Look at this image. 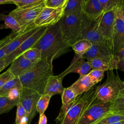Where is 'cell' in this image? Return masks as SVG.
Masks as SVG:
<instances>
[{
	"instance_id": "obj_10",
	"label": "cell",
	"mask_w": 124,
	"mask_h": 124,
	"mask_svg": "<svg viewBox=\"0 0 124 124\" xmlns=\"http://www.w3.org/2000/svg\"><path fill=\"white\" fill-rule=\"evenodd\" d=\"M41 95L38 92L23 87L20 91L18 103L23 107L28 114L27 122L29 124L37 112L36 105Z\"/></svg>"
},
{
	"instance_id": "obj_37",
	"label": "cell",
	"mask_w": 124,
	"mask_h": 124,
	"mask_svg": "<svg viewBox=\"0 0 124 124\" xmlns=\"http://www.w3.org/2000/svg\"><path fill=\"white\" fill-rule=\"evenodd\" d=\"M14 78V76L8 70H7L4 73L0 74V88Z\"/></svg>"
},
{
	"instance_id": "obj_14",
	"label": "cell",
	"mask_w": 124,
	"mask_h": 124,
	"mask_svg": "<svg viewBox=\"0 0 124 124\" xmlns=\"http://www.w3.org/2000/svg\"><path fill=\"white\" fill-rule=\"evenodd\" d=\"M91 70V67L88 61H86L82 56L75 54L69 66L58 76L62 79L68 74L76 73L79 74V76H82L87 75Z\"/></svg>"
},
{
	"instance_id": "obj_29",
	"label": "cell",
	"mask_w": 124,
	"mask_h": 124,
	"mask_svg": "<svg viewBox=\"0 0 124 124\" xmlns=\"http://www.w3.org/2000/svg\"><path fill=\"white\" fill-rule=\"evenodd\" d=\"M25 58L31 63L36 64L42 59V53L40 49L32 47L22 54Z\"/></svg>"
},
{
	"instance_id": "obj_7",
	"label": "cell",
	"mask_w": 124,
	"mask_h": 124,
	"mask_svg": "<svg viewBox=\"0 0 124 124\" xmlns=\"http://www.w3.org/2000/svg\"><path fill=\"white\" fill-rule=\"evenodd\" d=\"M117 8L103 13L98 19V27L101 35L108 47L113 53L114 23Z\"/></svg>"
},
{
	"instance_id": "obj_22",
	"label": "cell",
	"mask_w": 124,
	"mask_h": 124,
	"mask_svg": "<svg viewBox=\"0 0 124 124\" xmlns=\"http://www.w3.org/2000/svg\"><path fill=\"white\" fill-rule=\"evenodd\" d=\"M84 2V0H66L63 9V16L82 14Z\"/></svg>"
},
{
	"instance_id": "obj_17",
	"label": "cell",
	"mask_w": 124,
	"mask_h": 124,
	"mask_svg": "<svg viewBox=\"0 0 124 124\" xmlns=\"http://www.w3.org/2000/svg\"><path fill=\"white\" fill-rule=\"evenodd\" d=\"M103 12L98 0H84L82 14L93 19H98Z\"/></svg>"
},
{
	"instance_id": "obj_28",
	"label": "cell",
	"mask_w": 124,
	"mask_h": 124,
	"mask_svg": "<svg viewBox=\"0 0 124 124\" xmlns=\"http://www.w3.org/2000/svg\"><path fill=\"white\" fill-rule=\"evenodd\" d=\"M45 0H10L11 3L16 6V8L28 9L37 6L45 1Z\"/></svg>"
},
{
	"instance_id": "obj_50",
	"label": "cell",
	"mask_w": 124,
	"mask_h": 124,
	"mask_svg": "<svg viewBox=\"0 0 124 124\" xmlns=\"http://www.w3.org/2000/svg\"></svg>"
},
{
	"instance_id": "obj_27",
	"label": "cell",
	"mask_w": 124,
	"mask_h": 124,
	"mask_svg": "<svg viewBox=\"0 0 124 124\" xmlns=\"http://www.w3.org/2000/svg\"><path fill=\"white\" fill-rule=\"evenodd\" d=\"M15 88H23L19 78H14L0 88V96H7L9 92Z\"/></svg>"
},
{
	"instance_id": "obj_20",
	"label": "cell",
	"mask_w": 124,
	"mask_h": 124,
	"mask_svg": "<svg viewBox=\"0 0 124 124\" xmlns=\"http://www.w3.org/2000/svg\"><path fill=\"white\" fill-rule=\"evenodd\" d=\"M117 61V58L115 59L99 58L92 59L88 62L92 69H97L105 72L116 69Z\"/></svg>"
},
{
	"instance_id": "obj_25",
	"label": "cell",
	"mask_w": 124,
	"mask_h": 124,
	"mask_svg": "<svg viewBox=\"0 0 124 124\" xmlns=\"http://www.w3.org/2000/svg\"><path fill=\"white\" fill-rule=\"evenodd\" d=\"M18 103V99L11 100L7 96H0V115L9 112Z\"/></svg>"
},
{
	"instance_id": "obj_13",
	"label": "cell",
	"mask_w": 124,
	"mask_h": 124,
	"mask_svg": "<svg viewBox=\"0 0 124 124\" xmlns=\"http://www.w3.org/2000/svg\"><path fill=\"white\" fill-rule=\"evenodd\" d=\"M122 1L123 0L117 8L115 19L113 37V53L115 55L124 46V21L121 14V5Z\"/></svg>"
},
{
	"instance_id": "obj_8",
	"label": "cell",
	"mask_w": 124,
	"mask_h": 124,
	"mask_svg": "<svg viewBox=\"0 0 124 124\" xmlns=\"http://www.w3.org/2000/svg\"><path fill=\"white\" fill-rule=\"evenodd\" d=\"M110 102H103L97 98L82 114L77 124H93L109 112Z\"/></svg>"
},
{
	"instance_id": "obj_4",
	"label": "cell",
	"mask_w": 124,
	"mask_h": 124,
	"mask_svg": "<svg viewBox=\"0 0 124 124\" xmlns=\"http://www.w3.org/2000/svg\"><path fill=\"white\" fill-rule=\"evenodd\" d=\"M124 86L118 74L115 75L113 70L109 71L105 81L97 87L96 98L103 102H111L119 97Z\"/></svg>"
},
{
	"instance_id": "obj_32",
	"label": "cell",
	"mask_w": 124,
	"mask_h": 124,
	"mask_svg": "<svg viewBox=\"0 0 124 124\" xmlns=\"http://www.w3.org/2000/svg\"><path fill=\"white\" fill-rule=\"evenodd\" d=\"M103 13L108 12L116 9L122 0H98Z\"/></svg>"
},
{
	"instance_id": "obj_12",
	"label": "cell",
	"mask_w": 124,
	"mask_h": 124,
	"mask_svg": "<svg viewBox=\"0 0 124 124\" xmlns=\"http://www.w3.org/2000/svg\"><path fill=\"white\" fill-rule=\"evenodd\" d=\"M65 4L58 8L45 7L35 20L34 25L37 27H49L59 22L63 16Z\"/></svg>"
},
{
	"instance_id": "obj_51",
	"label": "cell",
	"mask_w": 124,
	"mask_h": 124,
	"mask_svg": "<svg viewBox=\"0 0 124 124\" xmlns=\"http://www.w3.org/2000/svg\"></svg>"
},
{
	"instance_id": "obj_19",
	"label": "cell",
	"mask_w": 124,
	"mask_h": 124,
	"mask_svg": "<svg viewBox=\"0 0 124 124\" xmlns=\"http://www.w3.org/2000/svg\"><path fill=\"white\" fill-rule=\"evenodd\" d=\"M39 28L34 27L22 33L17 34L8 45L6 56L9 55L25 41L35 33Z\"/></svg>"
},
{
	"instance_id": "obj_47",
	"label": "cell",
	"mask_w": 124,
	"mask_h": 124,
	"mask_svg": "<svg viewBox=\"0 0 124 124\" xmlns=\"http://www.w3.org/2000/svg\"><path fill=\"white\" fill-rule=\"evenodd\" d=\"M110 124H124V120L122 121H120V122H117L116 123H111Z\"/></svg>"
},
{
	"instance_id": "obj_31",
	"label": "cell",
	"mask_w": 124,
	"mask_h": 124,
	"mask_svg": "<svg viewBox=\"0 0 124 124\" xmlns=\"http://www.w3.org/2000/svg\"><path fill=\"white\" fill-rule=\"evenodd\" d=\"M51 97L50 95L46 94H43L41 95L36 105V110L40 115L44 114L48 107Z\"/></svg>"
},
{
	"instance_id": "obj_38",
	"label": "cell",
	"mask_w": 124,
	"mask_h": 124,
	"mask_svg": "<svg viewBox=\"0 0 124 124\" xmlns=\"http://www.w3.org/2000/svg\"><path fill=\"white\" fill-rule=\"evenodd\" d=\"M21 89L22 88H15L12 89L8 93L7 97L11 100L18 99Z\"/></svg>"
},
{
	"instance_id": "obj_16",
	"label": "cell",
	"mask_w": 124,
	"mask_h": 124,
	"mask_svg": "<svg viewBox=\"0 0 124 124\" xmlns=\"http://www.w3.org/2000/svg\"><path fill=\"white\" fill-rule=\"evenodd\" d=\"M36 64L30 62L22 54L12 62L8 70L15 78H19L30 71Z\"/></svg>"
},
{
	"instance_id": "obj_21",
	"label": "cell",
	"mask_w": 124,
	"mask_h": 124,
	"mask_svg": "<svg viewBox=\"0 0 124 124\" xmlns=\"http://www.w3.org/2000/svg\"><path fill=\"white\" fill-rule=\"evenodd\" d=\"M94 85L91 82L88 75L79 76L78 79L70 87L73 90L77 96L89 91Z\"/></svg>"
},
{
	"instance_id": "obj_23",
	"label": "cell",
	"mask_w": 124,
	"mask_h": 124,
	"mask_svg": "<svg viewBox=\"0 0 124 124\" xmlns=\"http://www.w3.org/2000/svg\"><path fill=\"white\" fill-rule=\"evenodd\" d=\"M0 18L4 22V28L10 29L14 32H16L20 34L22 29L17 21L15 18L10 15H3L0 14Z\"/></svg>"
},
{
	"instance_id": "obj_6",
	"label": "cell",
	"mask_w": 124,
	"mask_h": 124,
	"mask_svg": "<svg viewBox=\"0 0 124 124\" xmlns=\"http://www.w3.org/2000/svg\"><path fill=\"white\" fill-rule=\"evenodd\" d=\"M45 1L35 7L24 9L16 8L10 12L9 14L15 18L21 27V33L35 27L34 22L45 7Z\"/></svg>"
},
{
	"instance_id": "obj_48",
	"label": "cell",
	"mask_w": 124,
	"mask_h": 124,
	"mask_svg": "<svg viewBox=\"0 0 124 124\" xmlns=\"http://www.w3.org/2000/svg\"><path fill=\"white\" fill-rule=\"evenodd\" d=\"M20 124H28L27 121L25 120V121H22Z\"/></svg>"
},
{
	"instance_id": "obj_43",
	"label": "cell",
	"mask_w": 124,
	"mask_h": 124,
	"mask_svg": "<svg viewBox=\"0 0 124 124\" xmlns=\"http://www.w3.org/2000/svg\"><path fill=\"white\" fill-rule=\"evenodd\" d=\"M6 67L5 62L4 58L0 60V72Z\"/></svg>"
},
{
	"instance_id": "obj_36",
	"label": "cell",
	"mask_w": 124,
	"mask_h": 124,
	"mask_svg": "<svg viewBox=\"0 0 124 124\" xmlns=\"http://www.w3.org/2000/svg\"><path fill=\"white\" fill-rule=\"evenodd\" d=\"M66 0H45V7L51 8H58L62 6Z\"/></svg>"
},
{
	"instance_id": "obj_11",
	"label": "cell",
	"mask_w": 124,
	"mask_h": 124,
	"mask_svg": "<svg viewBox=\"0 0 124 124\" xmlns=\"http://www.w3.org/2000/svg\"><path fill=\"white\" fill-rule=\"evenodd\" d=\"M47 28L48 27H40L35 33L25 41L9 55L6 56L4 58V59L6 67L10 65L16 58L22 55L29 49L33 47L45 34Z\"/></svg>"
},
{
	"instance_id": "obj_2",
	"label": "cell",
	"mask_w": 124,
	"mask_h": 124,
	"mask_svg": "<svg viewBox=\"0 0 124 124\" xmlns=\"http://www.w3.org/2000/svg\"><path fill=\"white\" fill-rule=\"evenodd\" d=\"M97 87L93 86L77 96L72 102L62 105L56 120L60 121V124H77L85 110L96 98Z\"/></svg>"
},
{
	"instance_id": "obj_44",
	"label": "cell",
	"mask_w": 124,
	"mask_h": 124,
	"mask_svg": "<svg viewBox=\"0 0 124 124\" xmlns=\"http://www.w3.org/2000/svg\"><path fill=\"white\" fill-rule=\"evenodd\" d=\"M121 16L124 21V0H123L121 5Z\"/></svg>"
},
{
	"instance_id": "obj_40",
	"label": "cell",
	"mask_w": 124,
	"mask_h": 124,
	"mask_svg": "<svg viewBox=\"0 0 124 124\" xmlns=\"http://www.w3.org/2000/svg\"><path fill=\"white\" fill-rule=\"evenodd\" d=\"M116 69L124 72V59L118 60L116 63Z\"/></svg>"
},
{
	"instance_id": "obj_26",
	"label": "cell",
	"mask_w": 124,
	"mask_h": 124,
	"mask_svg": "<svg viewBox=\"0 0 124 124\" xmlns=\"http://www.w3.org/2000/svg\"><path fill=\"white\" fill-rule=\"evenodd\" d=\"M109 112L124 116V98L119 96L110 102Z\"/></svg>"
},
{
	"instance_id": "obj_46",
	"label": "cell",
	"mask_w": 124,
	"mask_h": 124,
	"mask_svg": "<svg viewBox=\"0 0 124 124\" xmlns=\"http://www.w3.org/2000/svg\"><path fill=\"white\" fill-rule=\"evenodd\" d=\"M123 82H124V81H123ZM119 96V97H122L124 98V88H123L122 89V90L121 91Z\"/></svg>"
},
{
	"instance_id": "obj_41",
	"label": "cell",
	"mask_w": 124,
	"mask_h": 124,
	"mask_svg": "<svg viewBox=\"0 0 124 124\" xmlns=\"http://www.w3.org/2000/svg\"><path fill=\"white\" fill-rule=\"evenodd\" d=\"M116 56L118 60L124 59V46L119 50V51L116 54Z\"/></svg>"
},
{
	"instance_id": "obj_33",
	"label": "cell",
	"mask_w": 124,
	"mask_h": 124,
	"mask_svg": "<svg viewBox=\"0 0 124 124\" xmlns=\"http://www.w3.org/2000/svg\"><path fill=\"white\" fill-rule=\"evenodd\" d=\"M76 97V93L70 87L64 88L62 94V105H67L72 102Z\"/></svg>"
},
{
	"instance_id": "obj_39",
	"label": "cell",
	"mask_w": 124,
	"mask_h": 124,
	"mask_svg": "<svg viewBox=\"0 0 124 124\" xmlns=\"http://www.w3.org/2000/svg\"><path fill=\"white\" fill-rule=\"evenodd\" d=\"M9 43L0 47V60L4 58L6 56V51L8 48V45Z\"/></svg>"
},
{
	"instance_id": "obj_45",
	"label": "cell",
	"mask_w": 124,
	"mask_h": 124,
	"mask_svg": "<svg viewBox=\"0 0 124 124\" xmlns=\"http://www.w3.org/2000/svg\"><path fill=\"white\" fill-rule=\"evenodd\" d=\"M11 4V1L10 0H0V4Z\"/></svg>"
},
{
	"instance_id": "obj_24",
	"label": "cell",
	"mask_w": 124,
	"mask_h": 124,
	"mask_svg": "<svg viewBox=\"0 0 124 124\" xmlns=\"http://www.w3.org/2000/svg\"><path fill=\"white\" fill-rule=\"evenodd\" d=\"M92 43L86 39H81L74 44L71 47L74 51L75 54L82 56L91 47Z\"/></svg>"
},
{
	"instance_id": "obj_3",
	"label": "cell",
	"mask_w": 124,
	"mask_h": 124,
	"mask_svg": "<svg viewBox=\"0 0 124 124\" xmlns=\"http://www.w3.org/2000/svg\"><path fill=\"white\" fill-rule=\"evenodd\" d=\"M53 75V64L41 60L34 67L19 77L22 87L44 94L47 82Z\"/></svg>"
},
{
	"instance_id": "obj_30",
	"label": "cell",
	"mask_w": 124,
	"mask_h": 124,
	"mask_svg": "<svg viewBox=\"0 0 124 124\" xmlns=\"http://www.w3.org/2000/svg\"><path fill=\"white\" fill-rule=\"evenodd\" d=\"M124 120V116L108 113L93 124H110Z\"/></svg>"
},
{
	"instance_id": "obj_9",
	"label": "cell",
	"mask_w": 124,
	"mask_h": 124,
	"mask_svg": "<svg viewBox=\"0 0 124 124\" xmlns=\"http://www.w3.org/2000/svg\"><path fill=\"white\" fill-rule=\"evenodd\" d=\"M99 19V18H98ZM98 19H93L83 14L81 20L82 38L90 41L92 44H106L99 31Z\"/></svg>"
},
{
	"instance_id": "obj_35",
	"label": "cell",
	"mask_w": 124,
	"mask_h": 124,
	"mask_svg": "<svg viewBox=\"0 0 124 124\" xmlns=\"http://www.w3.org/2000/svg\"><path fill=\"white\" fill-rule=\"evenodd\" d=\"M16 107L17 110L16 118V124H20L23 120L25 118H27L28 119V115L25 108L19 103H17Z\"/></svg>"
},
{
	"instance_id": "obj_34",
	"label": "cell",
	"mask_w": 124,
	"mask_h": 124,
	"mask_svg": "<svg viewBox=\"0 0 124 124\" xmlns=\"http://www.w3.org/2000/svg\"><path fill=\"white\" fill-rule=\"evenodd\" d=\"M105 72L97 69H92L87 74L90 78L91 82L95 85L100 81L104 77Z\"/></svg>"
},
{
	"instance_id": "obj_18",
	"label": "cell",
	"mask_w": 124,
	"mask_h": 124,
	"mask_svg": "<svg viewBox=\"0 0 124 124\" xmlns=\"http://www.w3.org/2000/svg\"><path fill=\"white\" fill-rule=\"evenodd\" d=\"M62 80L58 76H51L46 84L44 94H48L51 97L55 94L62 95L64 89L62 84Z\"/></svg>"
},
{
	"instance_id": "obj_42",
	"label": "cell",
	"mask_w": 124,
	"mask_h": 124,
	"mask_svg": "<svg viewBox=\"0 0 124 124\" xmlns=\"http://www.w3.org/2000/svg\"><path fill=\"white\" fill-rule=\"evenodd\" d=\"M47 124V118L46 116L44 114L40 115L38 124Z\"/></svg>"
},
{
	"instance_id": "obj_15",
	"label": "cell",
	"mask_w": 124,
	"mask_h": 124,
	"mask_svg": "<svg viewBox=\"0 0 124 124\" xmlns=\"http://www.w3.org/2000/svg\"><path fill=\"white\" fill-rule=\"evenodd\" d=\"M88 61L94 59L117 58L106 44H93L90 49L82 56Z\"/></svg>"
},
{
	"instance_id": "obj_5",
	"label": "cell",
	"mask_w": 124,
	"mask_h": 124,
	"mask_svg": "<svg viewBox=\"0 0 124 124\" xmlns=\"http://www.w3.org/2000/svg\"><path fill=\"white\" fill-rule=\"evenodd\" d=\"M82 15L63 16L59 21L63 39L70 47L77 41L82 39L81 32Z\"/></svg>"
},
{
	"instance_id": "obj_1",
	"label": "cell",
	"mask_w": 124,
	"mask_h": 124,
	"mask_svg": "<svg viewBox=\"0 0 124 124\" xmlns=\"http://www.w3.org/2000/svg\"><path fill=\"white\" fill-rule=\"evenodd\" d=\"M33 47L41 50V60L51 64L55 59L70 51V48L63 39L59 22L48 27L45 34Z\"/></svg>"
},
{
	"instance_id": "obj_49",
	"label": "cell",
	"mask_w": 124,
	"mask_h": 124,
	"mask_svg": "<svg viewBox=\"0 0 124 124\" xmlns=\"http://www.w3.org/2000/svg\"></svg>"
}]
</instances>
